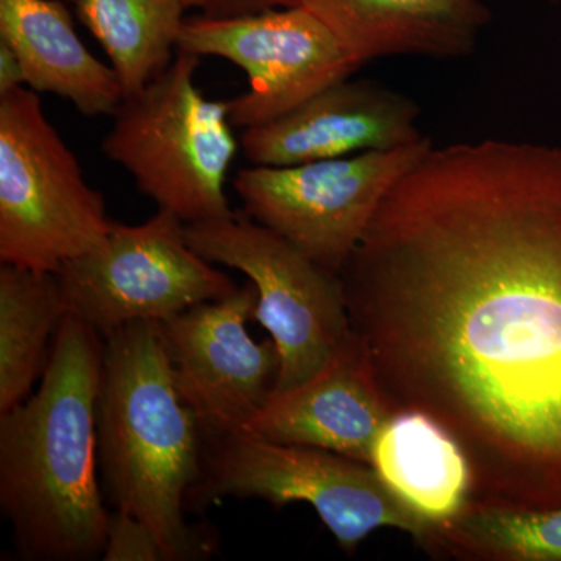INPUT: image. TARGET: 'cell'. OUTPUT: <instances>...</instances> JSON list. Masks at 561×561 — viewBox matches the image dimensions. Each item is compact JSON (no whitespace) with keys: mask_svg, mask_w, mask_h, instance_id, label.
Returning a JSON list of instances; mask_svg holds the SVG:
<instances>
[{"mask_svg":"<svg viewBox=\"0 0 561 561\" xmlns=\"http://www.w3.org/2000/svg\"><path fill=\"white\" fill-rule=\"evenodd\" d=\"M360 65L393 55L467 57L491 20L481 0H300Z\"/></svg>","mask_w":561,"mask_h":561,"instance_id":"obj_14","label":"cell"},{"mask_svg":"<svg viewBox=\"0 0 561 561\" xmlns=\"http://www.w3.org/2000/svg\"><path fill=\"white\" fill-rule=\"evenodd\" d=\"M370 465L432 531L472 502L470 461L456 438L426 413L394 412L376 438Z\"/></svg>","mask_w":561,"mask_h":561,"instance_id":"obj_16","label":"cell"},{"mask_svg":"<svg viewBox=\"0 0 561 561\" xmlns=\"http://www.w3.org/2000/svg\"><path fill=\"white\" fill-rule=\"evenodd\" d=\"M62 2H66V3L70 2V3H73V0H62Z\"/></svg>","mask_w":561,"mask_h":561,"instance_id":"obj_23","label":"cell"},{"mask_svg":"<svg viewBox=\"0 0 561 561\" xmlns=\"http://www.w3.org/2000/svg\"><path fill=\"white\" fill-rule=\"evenodd\" d=\"M113 225L38 92L22 87L0 95L2 264L57 273L98 247Z\"/></svg>","mask_w":561,"mask_h":561,"instance_id":"obj_6","label":"cell"},{"mask_svg":"<svg viewBox=\"0 0 561 561\" xmlns=\"http://www.w3.org/2000/svg\"><path fill=\"white\" fill-rule=\"evenodd\" d=\"M391 411L456 438L472 502L561 507V147H432L343 265Z\"/></svg>","mask_w":561,"mask_h":561,"instance_id":"obj_1","label":"cell"},{"mask_svg":"<svg viewBox=\"0 0 561 561\" xmlns=\"http://www.w3.org/2000/svg\"><path fill=\"white\" fill-rule=\"evenodd\" d=\"M427 552L467 561H561V507L519 511L471 502L435 527Z\"/></svg>","mask_w":561,"mask_h":561,"instance_id":"obj_19","label":"cell"},{"mask_svg":"<svg viewBox=\"0 0 561 561\" xmlns=\"http://www.w3.org/2000/svg\"><path fill=\"white\" fill-rule=\"evenodd\" d=\"M549 2H561V0H549Z\"/></svg>","mask_w":561,"mask_h":561,"instance_id":"obj_24","label":"cell"},{"mask_svg":"<svg viewBox=\"0 0 561 561\" xmlns=\"http://www.w3.org/2000/svg\"><path fill=\"white\" fill-rule=\"evenodd\" d=\"M419 116L420 106L405 95L375 81L345 79L276 119L245 128L239 142L251 165L335 160L423 139Z\"/></svg>","mask_w":561,"mask_h":561,"instance_id":"obj_12","label":"cell"},{"mask_svg":"<svg viewBox=\"0 0 561 561\" xmlns=\"http://www.w3.org/2000/svg\"><path fill=\"white\" fill-rule=\"evenodd\" d=\"M68 301L57 273L0 267V415L43 378Z\"/></svg>","mask_w":561,"mask_h":561,"instance_id":"obj_17","label":"cell"},{"mask_svg":"<svg viewBox=\"0 0 561 561\" xmlns=\"http://www.w3.org/2000/svg\"><path fill=\"white\" fill-rule=\"evenodd\" d=\"M201 58L176 50L160 77L122 101L102 142L140 194L184 225L230 216L225 183L241 147L227 102L195 84Z\"/></svg>","mask_w":561,"mask_h":561,"instance_id":"obj_4","label":"cell"},{"mask_svg":"<svg viewBox=\"0 0 561 561\" xmlns=\"http://www.w3.org/2000/svg\"><path fill=\"white\" fill-rule=\"evenodd\" d=\"M105 341L68 313L38 390L0 415V508L18 557L90 561L111 513L99 485L98 401Z\"/></svg>","mask_w":561,"mask_h":561,"instance_id":"obj_2","label":"cell"},{"mask_svg":"<svg viewBox=\"0 0 561 561\" xmlns=\"http://www.w3.org/2000/svg\"><path fill=\"white\" fill-rule=\"evenodd\" d=\"M179 50L225 58L247 73L250 90L227 101L231 124L242 130L283 116L364 66L301 5L247 16L186 18Z\"/></svg>","mask_w":561,"mask_h":561,"instance_id":"obj_10","label":"cell"},{"mask_svg":"<svg viewBox=\"0 0 561 561\" xmlns=\"http://www.w3.org/2000/svg\"><path fill=\"white\" fill-rule=\"evenodd\" d=\"M393 413L364 343L350 331L316 375L289 390L271 391L245 430L370 465L376 438Z\"/></svg>","mask_w":561,"mask_h":561,"instance_id":"obj_13","label":"cell"},{"mask_svg":"<svg viewBox=\"0 0 561 561\" xmlns=\"http://www.w3.org/2000/svg\"><path fill=\"white\" fill-rule=\"evenodd\" d=\"M98 440L99 468L116 511L147 524L168 561L208 556V541L184 513L202 479L205 435L176 390L154 321L105 337Z\"/></svg>","mask_w":561,"mask_h":561,"instance_id":"obj_3","label":"cell"},{"mask_svg":"<svg viewBox=\"0 0 561 561\" xmlns=\"http://www.w3.org/2000/svg\"><path fill=\"white\" fill-rule=\"evenodd\" d=\"M203 435L202 479L191 491L187 507H206L224 497H256L276 507L305 502L348 553L383 527L405 531L426 548L430 524L370 465L324 449L268 440L247 430Z\"/></svg>","mask_w":561,"mask_h":561,"instance_id":"obj_5","label":"cell"},{"mask_svg":"<svg viewBox=\"0 0 561 561\" xmlns=\"http://www.w3.org/2000/svg\"><path fill=\"white\" fill-rule=\"evenodd\" d=\"M254 306L250 283L158 323L176 390L203 434L245 430L275 386V342L257 343L247 331Z\"/></svg>","mask_w":561,"mask_h":561,"instance_id":"obj_11","label":"cell"},{"mask_svg":"<svg viewBox=\"0 0 561 561\" xmlns=\"http://www.w3.org/2000/svg\"><path fill=\"white\" fill-rule=\"evenodd\" d=\"M423 138L393 150L236 173L243 213L321 267L341 275L383 197L432 149Z\"/></svg>","mask_w":561,"mask_h":561,"instance_id":"obj_9","label":"cell"},{"mask_svg":"<svg viewBox=\"0 0 561 561\" xmlns=\"http://www.w3.org/2000/svg\"><path fill=\"white\" fill-rule=\"evenodd\" d=\"M186 10H198L205 16L234 18L275 9L300 5V0H183Z\"/></svg>","mask_w":561,"mask_h":561,"instance_id":"obj_21","label":"cell"},{"mask_svg":"<svg viewBox=\"0 0 561 561\" xmlns=\"http://www.w3.org/2000/svg\"><path fill=\"white\" fill-rule=\"evenodd\" d=\"M25 84L24 66L16 51L0 39V95L18 90Z\"/></svg>","mask_w":561,"mask_h":561,"instance_id":"obj_22","label":"cell"},{"mask_svg":"<svg viewBox=\"0 0 561 561\" xmlns=\"http://www.w3.org/2000/svg\"><path fill=\"white\" fill-rule=\"evenodd\" d=\"M0 39L32 91L66 99L87 117H113L124 101L116 70L88 50L62 0H0Z\"/></svg>","mask_w":561,"mask_h":561,"instance_id":"obj_15","label":"cell"},{"mask_svg":"<svg viewBox=\"0 0 561 561\" xmlns=\"http://www.w3.org/2000/svg\"><path fill=\"white\" fill-rule=\"evenodd\" d=\"M73 5L108 55L124 99L172 65L186 20L183 0H73Z\"/></svg>","mask_w":561,"mask_h":561,"instance_id":"obj_18","label":"cell"},{"mask_svg":"<svg viewBox=\"0 0 561 561\" xmlns=\"http://www.w3.org/2000/svg\"><path fill=\"white\" fill-rule=\"evenodd\" d=\"M69 313L103 339L138 323H160L239 289L187 242L183 221L158 209L140 225L114 221L98 247L57 272Z\"/></svg>","mask_w":561,"mask_h":561,"instance_id":"obj_8","label":"cell"},{"mask_svg":"<svg viewBox=\"0 0 561 561\" xmlns=\"http://www.w3.org/2000/svg\"><path fill=\"white\" fill-rule=\"evenodd\" d=\"M105 561H168L157 535L147 524L130 513H111L105 549Z\"/></svg>","mask_w":561,"mask_h":561,"instance_id":"obj_20","label":"cell"},{"mask_svg":"<svg viewBox=\"0 0 561 561\" xmlns=\"http://www.w3.org/2000/svg\"><path fill=\"white\" fill-rule=\"evenodd\" d=\"M187 242L213 264L249 276L253 320L271 332L279 368L273 393L305 382L351 331L341 278L245 213L184 225Z\"/></svg>","mask_w":561,"mask_h":561,"instance_id":"obj_7","label":"cell"}]
</instances>
